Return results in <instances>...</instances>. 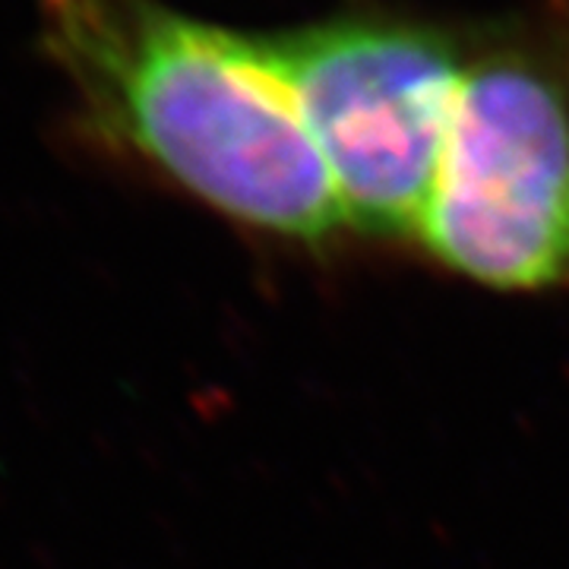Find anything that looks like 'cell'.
Returning <instances> with one entry per match:
<instances>
[{
  "instance_id": "1",
  "label": "cell",
  "mask_w": 569,
  "mask_h": 569,
  "mask_svg": "<svg viewBox=\"0 0 569 569\" xmlns=\"http://www.w3.org/2000/svg\"><path fill=\"white\" fill-rule=\"evenodd\" d=\"M39 44L92 149L276 241L346 228L263 32L164 0H39Z\"/></svg>"
},
{
  "instance_id": "2",
  "label": "cell",
  "mask_w": 569,
  "mask_h": 569,
  "mask_svg": "<svg viewBox=\"0 0 569 569\" xmlns=\"http://www.w3.org/2000/svg\"><path fill=\"white\" fill-rule=\"evenodd\" d=\"M415 238L437 263L488 288L569 284V0L475 20Z\"/></svg>"
},
{
  "instance_id": "3",
  "label": "cell",
  "mask_w": 569,
  "mask_h": 569,
  "mask_svg": "<svg viewBox=\"0 0 569 569\" xmlns=\"http://www.w3.org/2000/svg\"><path fill=\"white\" fill-rule=\"evenodd\" d=\"M346 228L418 234L462 92L475 20L358 0L263 29Z\"/></svg>"
}]
</instances>
